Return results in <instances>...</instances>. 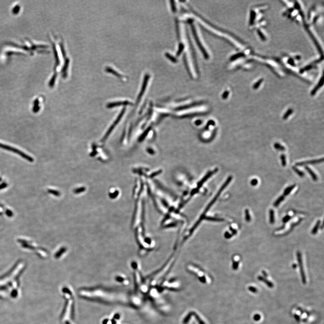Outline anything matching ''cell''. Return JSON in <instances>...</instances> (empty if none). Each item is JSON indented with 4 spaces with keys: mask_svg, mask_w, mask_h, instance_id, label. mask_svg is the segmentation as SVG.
<instances>
[{
    "mask_svg": "<svg viewBox=\"0 0 324 324\" xmlns=\"http://www.w3.org/2000/svg\"><path fill=\"white\" fill-rule=\"evenodd\" d=\"M0 148L4 149H6V150H9V151H11V152H14L15 153L21 156V157H23L24 158L26 159V160L28 161H30V162H33V159L32 158V157L30 156H28L27 154H25L24 153H23L22 151L19 149H16L14 148L13 147H10V146H8V145H5L2 144L0 143Z\"/></svg>",
    "mask_w": 324,
    "mask_h": 324,
    "instance_id": "1",
    "label": "cell"
},
{
    "mask_svg": "<svg viewBox=\"0 0 324 324\" xmlns=\"http://www.w3.org/2000/svg\"><path fill=\"white\" fill-rule=\"evenodd\" d=\"M297 257L298 265H299V268H300V273H301V276L302 280V283L304 284H305L307 283L306 277L305 273L304 268H303L301 254L300 253V252L298 251L297 253Z\"/></svg>",
    "mask_w": 324,
    "mask_h": 324,
    "instance_id": "2",
    "label": "cell"
},
{
    "mask_svg": "<svg viewBox=\"0 0 324 324\" xmlns=\"http://www.w3.org/2000/svg\"><path fill=\"white\" fill-rule=\"evenodd\" d=\"M188 268H189V269L190 270H191V271H193L194 273H197V275L199 276L200 280V281H201L202 282L205 283H206L207 282H209V280L207 279V278L206 277V275H205L204 274L203 271H200V270H199V269H198V270L196 268H195V267L194 268V267H193V266H189V267H188Z\"/></svg>",
    "mask_w": 324,
    "mask_h": 324,
    "instance_id": "3",
    "label": "cell"
},
{
    "mask_svg": "<svg viewBox=\"0 0 324 324\" xmlns=\"http://www.w3.org/2000/svg\"><path fill=\"white\" fill-rule=\"evenodd\" d=\"M324 161V158L320 159H315V160H308V161H303V162H298L295 165L297 166H299V167H302V166H305L307 164H317V163H321Z\"/></svg>",
    "mask_w": 324,
    "mask_h": 324,
    "instance_id": "4",
    "label": "cell"
},
{
    "mask_svg": "<svg viewBox=\"0 0 324 324\" xmlns=\"http://www.w3.org/2000/svg\"><path fill=\"white\" fill-rule=\"evenodd\" d=\"M258 279L261 282L264 283L268 287L272 288L274 287L273 284L268 279H266L264 276L259 275L258 276Z\"/></svg>",
    "mask_w": 324,
    "mask_h": 324,
    "instance_id": "5",
    "label": "cell"
},
{
    "mask_svg": "<svg viewBox=\"0 0 324 324\" xmlns=\"http://www.w3.org/2000/svg\"><path fill=\"white\" fill-rule=\"evenodd\" d=\"M305 168L306 170L307 171L308 173L311 175L312 180L314 181H317V180H318V177H317V175L315 174V173L310 168L308 167L307 166L305 167Z\"/></svg>",
    "mask_w": 324,
    "mask_h": 324,
    "instance_id": "6",
    "label": "cell"
},
{
    "mask_svg": "<svg viewBox=\"0 0 324 324\" xmlns=\"http://www.w3.org/2000/svg\"><path fill=\"white\" fill-rule=\"evenodd\" d=\"M295 186H296V185L293 184V185H292V186H290L287 187V188L284 190V195L285 196L289 195V194L291 193V192L293 190V189L295 188Z\"/></svg>",
    "mask_w": 324,
    "mask_h": 324,
    "instance_id": "7",
    "label": "cell"
},
{
    "mask_svg": "<svg viewBox=\"0 0 324 324\" xmlns=\"http://www.w3.org/2000/svg\"><path fill=\"white\" fill-rule=\"evenodd\" d=\"M321 223V222L320 220H318V221L316 222L315 225L314 227L312 229V231H311V233H312V234H313V235H316V234L317 233V232H318V229H319L320 227Z\"/></svg>",
    "mask_w": 324,
    "mask_h": 324,
    "instance_id": "8",
    "label": "cell"
},
{
    "mask_svg": "<svg viewBox=\"0 0 324 324\" xmlns=\"http://www.w3.org/2000/svg\"><path fill=\"white\" fill-rule=\"evenodd\" d=\"M106 71L107 72H108V73H112V74H113L115 75L116 76L119 77V78H122V75L121 74L118 73L117 71L114 70L112 69V68H110L109 67H107L106 68Z\"/></svg>",
    "mask_w": 324,
    "mask_h": 324,
    "instance_id": "9",
    "label": "cell"
},
{
    "mask_svg": "<svg viewBox=\"0 0 324 324\" xmlns=\"http://www.w3.org/2000/svg\"><path fill=\"white\" fill-rule=\"evenodd\" d=\"M269 222L271 224L274 223L275 222L274 211L273 209H270L269 211Z\"/></svg>",
    "mask_w": 324,
    "mask_h": 324,
    "instance_id": "10",
    "label": "cell"
},
{
    "mask_svg": "<svg viewBox=\"0 0 324 324\" xmlns=\"http://www.w3.org/2000/svg\"><path fill=\"white\" fill-rule=\"evenodd\" d=\"M284 198H285V196H284V195L280 196V197L275 200L273 206H274L275 207H277L280 204L282 203V202L284 200Z\"/></svg>",
    "mask_w": 324,
    "mask_h": 324,
    "instance_id": "11",
    "label": "cell"
},
{
    "mask_svg": "<svg viewBox=\"0 0 324 324\" xmlns=\"http://www.w3.org/2000/svg\"><path fill=\"white\" fill-rule=\"evenodd\" d=\"M292 169L295 172V173H296V174L298 175V176H300V177H304V176H305V173H304V172L301 171V170H299V169H298L296 166H293V167Z\"/></svg>",
    "mask_w": 324,
    "mask_h": 324,
    "instance_id": "12",
    "label": "cell"
},
{
    "mask_svg": "<svg viewBox=\"0 0 324 324\" xmlns=\"http://www.w3.org/2000/svg\"><path fill=\"white\" fill-rule=\"evenodd\" d=\"M293 113V109H292V108H289V109H288L287 111L284 114L283 116V119L284 120H286L289 117V116L291 114H292Z\"/></svg>",
    "mask_w": 324,
    "mask_h": 324,
    "instance_id": "13",
    "label": "cell"
},
{
    "mask_svg": "<svg viewBox=\"0 0 324 324\" xmlns=\"http://www.w3.org/2000/svg\"><path fill=\"white\" fill-rule=\"evenodd\" d=\"M69 62H70L69 59H67L66 60L65 62V65H64L63 69H62V72L64 74V75H63L64 76H66V73L67 70V69H68Z\"/></svg>",
    "mask_w": 324,
    "mask_h": 324,
    "instance_id": "14",
    "label": "cell"
},
{
    "mask_svg": "<svg viewBox=\"0 0 324 324\" xmlns=\"http://www.w3.org/2000/svg\"><path fill=\"white\" fill-rule=\"evenodd\" d=\"M274 146L275 148V149L279 150V151H283L285 150V147L279 143H275Z\"/></svg>",
    "mask_w": 324,
    "mask_h": 324,
    "instance_id": "15",
    "label": "cell"
},
{
    "mask_svg": "<svg viewBox=\"0 0 324 324\" xmlns=\"http://www.w3.org/2000/svg\"><path fill=\"white\" fill-rule=\"evenodd\" d=\"M193 316V312H190V313H189V314H188V315H187L186 316V317H185V318H184V320H183V324H187V323H188V322H189V321H190V319H191V316Z\"/></svg>",
    "mask_w": 324,
    "mask_h": 324,
    "instance_id": "16",
    "label": "cell"
},
{
    "mask_svg": "<svg viewBox=\"0 0 324 324\" xmlns=\"http://www.w3.org/2000/svg\"><path fill=\"white\" fill-rule=\"evenodd\" d=\"M38 104H39V102L38 101V99H36L35 102H34V106L33 108V111L34 113H37L39 111L40 108L38 106Z\"/></svg>",
    "mask_w": 324,
    "mask_h": 324,
    "instance_id": "17",
    "label": "cell"
},
{
    "mask_svg": "<svg viewBox=\"0 0 324 324\" xmlns=\"http://www.w3.org/2000/svg\"><path fill=\"white\" fill-rule=\"evenodd\" d=\"M129 102H119L113 103L110 104L108 105V107H111L115 106H120L122 104H128Z\"/></svg>",
    "mask_w": 324,
    "mask_h": 324,
    "instance_id": "18",
    "label": "cell"
},
{
    "mask_svg": "<svg viewBox=\"0 0 324 324\" xmlns=\"http://www.w3.org/2000/svg\"><path fill=\"white\" fill-rule=\"evenodd\" d=\"M245 220L247 222H250L251 218L250 215V211L249 210L246 209L245 211Z\"/></svg>",
    "mask_w": 324,
    "mask_h": 324,
    "instance_id": "19",
    "label": "cell"
},
{
    "mask_svg": "<svg viewBox=\"0 0 324 324\" xmlns=\"http://www.w3.org/2000/svg\"><path fill=\"white\" fill-rule=\"evenodd\" d=\"M280 159L282 161V164L283 167H285L286 165V156L284 154H282L280 155Z\"/></svg>",
    "mask_w": 324,
    "mask_h": 324,
    "instance_id": "20",
    "label": "cell"
},
{
    "mask_svg": "<svg viewBox=\"0 0 324 324\" xmlns=\"http://www.w3.org/2000/svg\"><path fill=\"white\" fill-rule=\"evenodd\" d=\"M193 315L195 316V317L196 318V320L199 322V324H205L204 322L203 321L201 318L198 315H197L195 312H193Z\"/></svg>",
    "mask_w": 324,
    "mask_h": 324,
    "instance_id": "21",
    "label": "cell"
},
{
    "mask_svg": "<svg viewBox=\"0 0 324 324\" xmlns=\"http://www.w3.org/2000/svg\"><path fill=\"white\" fill-rule=\"evenodd\" d=\"M239 262L238 261H234L232 264V268L234 270H236L239 268Z\"/></svg>",
    "mask_w": 324,
    "mask_h": 324,
    "instance_id": "22",
    "label": "cell"
},
{
    "mask_svg": "<svg viewBox=\"0 0 324 324\" xmlns=\"http://www.w3.org/2000/svg\"><path fill=\"white\" fill-rule=\"evenodd\" d=\"M248 289L250 290V291L253 293H257L258 291V289L256 288L254 286H249L248 287Z\"/></svg>",
    "mask_w": 324,
    "mask_h": 324,
    "instance_id": "23",
    "label": "cell"
},
{
    "mask_svg": "<svg viewBox=\"0 0 324 324\" xmlns=\"http://www.w3.org/2000/svg\"><path fill=\"white\" fill-rule=\"evenodd\" d=\"M291 216L288 215H286V216H285V217L283 218V222L284 223H286L288 222L291 219Z\"/></svg>",
    "mask_w": 324,
    "mask_h": 324,
    "instance_id": "24",
    "label": "cell"
},
{
    "mask_svg": "<svg viewBox=\"0 0 324 324\" xmlns=\"http://www.w3.org/2000/svg\"><path fill=\"white\" fill-rule=\"evenodd\" d=\"M258 180L256 178H254L251 181L250 184L252 186H256L258 185Z\"/></svg>",
    "mask_w": 324,
    "mask_h": 324,
    "instance_id": "25",
    "label": "cell"
},
{
    "mask_svg": "<svg viewBox=\"0 0 324 324\" xmlns=\"http://www.w3.org/2000/svg\"><path fill=\"white\" fill-rule=\"evenodd\" d=\"M261 318L260 315L259 314H255L254 316V320L255 321H258Z\"/></svg>",
    "mask_w": 324,
    "mask_h": 324,
    "instance_id": "26",
    "label": "cell"
},
{
    "mask_svg": "<svg viewBox=\"0 0 324 324\" xmlns=\"http://www.w3.org/2000/svg\"><path fill=\"white\" fill-rule=\"evenodd\" d=\"M232 236V235L230 234V233L229 232H227L225 233V237L227 239H230Z\"/></svg>",
    "mask_w": 324,
    "mask_h": 324,
    "instance_id": "27",
    "label": "cell"
},
{
    "mask_svg": "<svg viewBox=\"0 0 324 324\" xmlns=\"http://www.w3.org/2000/svg\"><path fill=\"white\" fill-rule=\"evenodd\" d=\"M230 230H231V232H232V236L233 235H236V234H237V233L236 230L235 229L232 227H230Z\"/></svg>",
    "mask_w": 324,
    "mask_h": 324,
    "instance_id": "28",
    "label": "cell"
},
{
    "mask_svg": "<svg viewBox=\"0 0 324 324\" xmlns=\"http://www.w3.org/2000/svg\"><path fill=\"white\" fill-rule=\"evenodd\" d=\"M294 318H295V319H296L297 321H299L300 320V317H299V316L296 315V314L294 315Z\"/></svg>",
    "mask_w": 324,
    "mask_h": 324,
    "instance_id": "29",
    "label": "cell"
},
{
    "mask_svg": "<svg viewBox=\"0 0 324 324\" xmlns=\"http://www.w3.org/2000/svg\"><path fill=\"white\" fill-rule=\"evenodd\" d=\"M262 273H263V275H264V276H265V277H267V276H268V274H267L266 272L264 271V270L262 271Z\"/></svg>",
    "mask_w": 324,
    "mask_h": 324,
    "instance_id": "30",
    "label": "cell"
},
{
    "mask_svg": "<svg viewBox=\"0 0 324 324\" xmlns=\"http://www.w3.org/2000/svg\"><path fill=\"white\" fill-rule=\"evenodd\" d=\"M292 266L293 268L295 269L296 268L297 265V264H293L292 265Z\"/></svg>",
    "mask_w": 324,
    "mask_h": 324,
    "instance_id": "31",
    "label": "cell"
},
{
    "mask_svg": "<svg viewBox=\"0 0 324 324\" xmlns=\"http://www.w3.org/2000/svg\"><path fill=\"white\" fill-rule=\"evenodd\" d=\"M66 324H71L69 322H66Z\"/></svg>",
    "mask_w": 324,
    "mask_h": 324,
    "instance_id": "32",
    "label": "cell"
}]
</instances>
